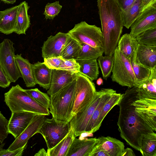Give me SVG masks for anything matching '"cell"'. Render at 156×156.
<instances>
[{"label":"cell","instance_id":"obj_30","mask_svg":"<svg viewBox=\"0 0 156 156\" xmlns=\"http://www.w3.org/2000/svg\"><path fill=\"white\" fill-rule=\"evenodd\" d=\"M122 96L123 94L117 93L116 91L112 94L110 99L103 106L98 119L94 128V132L99 129L104 119L108 112L115 106L118 105Z\"/></svg>","mask_w":156,"mask_h":156},{"label":"cell","instance_id":"obj_42","mask_svg":"<svg viewBox=\"0 0 156 156\" xmlns=\"http://www.w3.org/2000/svg\"><path fill=\"white\" fill-rule=\"evenodd\" d=\"M27 144L21 148L12 151L3 149L0 152V156H21L27 147Z\"/></svg>","mask_w":156,"mask_h":156},{"label":"cell","instance_id":"obj_44","mask_svg":"<svg viewBox=\"0 0 156 156\" xmlns=\"http://www.w3.org/2000/svg\"><path fill=\"white\" fill-rule=\"evenodd\" d=\"M11 82L0 66V87L6 88L10 85Z\"/></svg>","mask_w":156,"mask_h":156},{"label":"cell","instance_id":"obj_24","mask_svg":"<svg viewBox=\"0 0 156 156\" xmlns=\"http://www.w3.org/2000/svg\"><path fill=\"white\" fill-rule=\"evenodd\" d=\"M136 56L142 65L151 69L156 67V46L139 44Z\"/></svg>","mask_w":156,"mask_h":156},{"label":"cell","instance_id":"obj_50","mask_svg":"<svg viewBox=\"0 0 156 156\" xmlns=\"http://www.w3.org/2000/svg\"><path fill=\"white\" fill-rule=\"evenodd\" d=\"M97 79L96 83L99 86L103 84V80L100 77Z\"/></svg>","mask_w":156,"mask_h":156},{"label":"cell","instance_id":"obj_33","mask_svg":"<svg viewBox=\"0 0 156 156\" xmlns=\"http://www.w3.org/2000/svg\"><path fill=\"white\" fill-rule=\"evenodd\" d=\"M81 48L80 43L70 36L61 52V56L65 59H76Z\"/></svg>","mask_w":156,"mask_h":156},{"label":"cell","instance_id":"obj_34","mask_svg":"<svg viewBox=\"0 0 156 156\" xmlns=\"http://www.w3.org/2000/svg\"><path fill=\"white\" fill-rule=\"evenodd\" d=\"M80 44L81 48L76 59H97L104 53V48H95L84 43Z\"/></svg>","mask_w":156,"mask_h":156},{"label":"cell","instance_id":"obj_51","mask_svg":"<svg viewBox=\"0 0 156 156\" xmlns=\"http://www.w3.org/2000/svg\"><path fill=\"white\" fill-rule=\"evenodd\" d=\"M5 145V143H2L1 144V145H0V152L2 151V150H3V148L4 146Z\"/></svg>","mask_w":156,"mask_h":156},{"label":"cell","instance_id":"obj_40","mask_svg":"<svg viewBox=\"0 0 156 156\" xmlns=\"http://www.w3.org/2000/svg\"><path fill=\"white\" fill-rule=\"evenodd\" d=\"M43 63L49 68L58 69L64 59L61 56H54L44 58Z\"/></svg>","mask_w":156,"mask_h":156},{"label":"cell","instance_id":"obj_19","mask_svg":"<svg viewBox=\"0 0 156 156\" xmlns=\"http://www.w3.org/2000/svg\"><path fill=\"white\" fill-rule=\"evenodd\" d=\"M136 87L137 98L156 99V67L151 69L150 75Z\"/></svg>","mask_w":156,"mask_h":156},{"label":"cell","instance_id":"obj_52","mask_svg":"<svg viewBox=\"0 0 156 156\" xmlns=\"http://www.w3.org/2000/svg\"><path fill=\"white\" fill-rule=\"evenodd\" d=\"M2 11H0V18L2 14Z\"/></svg>","mask_w":156,"mask_h":156},{"label":"cell","instance_id":"obj_16","mask_svg":"<svg viewBox=\"0 0 156 156\" xmlns=\"http://www.w3.org/2000/svg\"><path fill=\"white\" fill-rule=\"evenodd\" d=\"M78 73L53 69L49 88L47 94L51 96L59 91L76 77Z\"/></svg>","mask_w":156,"mask_h":156},{"label":"cell","instance_id":"obj_18","mask_svg":"<svg viewBox=\"0 0 156 156\" xmlns=\"http://www.w3.org/2000/svg\"><path fill=\"white\" fill-rule=\"evenodd\" d=\"M97 141L96 137L80 139L75 137L66 156H89Z\"/></svg>","mask_w":156,"mask_h":156},{"label":"cell","instance_id":"obj_6","mask_svg":"<svg viewBox=\"0 0 156 156\" xmlns=\"http://www.w3.org/2000/svg\"><path fill=\"white\" fill-rule=\"evenodd\" d=\"M97 91L95 85L87 76L78 73L76 78L73 117L87 107L93 100Z\"/></svg>","mask_w":156,"mask_h":156},{"label":"cell","instance_id":"obj_20","mask_svg":"<svg viewBox=\"0 0 156 156\" xmlns=\"http://www.w3.org/2000/svg\"><path fill=\"white\" fill-rule=\"evenodd\" d=\"M33 74L36 84L46 90L50 88L52 69L48 68L44 63L40 62L32 64Z\"/></svg>","mask_w":156,"mask_h":156},{"label":"cell","instance_id":"obj_2","mask_svg":"<svg viewBox=\"0 0 156 156\" xmlns=\"http://www.w3.org/2000/svg\"><path fill=\"white\" fill-rule=\"evenodd\" d=\"M101 21L104 53L112 56L117 46L123 27L121 11L116 0H98Z\"/></svg>","mask_w":156,"mask_h":156},{"label":"cell","instance_id":"obj_45","mask_svg":"<svg viewBox=\"0 0 156 156\" xmlns=\"http://www.w3.org/2000/svg\"><path fill=\"white\" fill-rule=\"evenodd\" d=\"M89 156H108L104 150L94 147Z\"/></svg>","mask_w":156,"mask_h":156},{"label":"cell","instance_id":"obj_22","mask_svg":"<svg viewBox=\"0 0 156 156\" xmlns=\"http://www.w3.org/2000/svg\"><path fill=\"white\" fill-rule=\"evenodd\" d=\"M15 59L17 67L26 86L27 87H35L36 84L33 76L32 64L21 54L15 55Z\"/></svg>","mask_w":156,"mask_h":156},{"label":"cell","instance_id":"obj_25","mask_svg":"<svg viewBox=\"0 0 156 156\" xmlns=\"http://www.w3.org/2000/svg\"><path fill=\"white\" fill-rule=\"evenodd\" d=\"M139 45L136 37L129 34H125L120 37L117 47L126 57L130 59L136 54Z\"/></svg>","mask_w":156,"mask_h":156},{"label":"cell","instance_id":"obj_3","mask_svg":"<svg viewBox=\"0 0 156 156\" xmlns=\"http://www.w3.org/2000/svg\"><path fill=\"white\" fill-rule=\"evenodd\" d=\"M4 101L11 112L27 111L49 115L48 108L34 99L19 84L12 86L4 94Z\"/></svg>","mask_w":156,"mask_h":156},{"label":"cell","instance_id":"obj_32","mask_svg":"<svg viewBox=\"0 0 156 156\" xmlns=\"http://www.w3.org/2000/svg\"><path fill=\"white\" fill-rule=\"evenodd\" d=\"M130 60L138 84L147 80L150 76L151 69L141 64L137 58L136 54L134 55Z\"/></svg>","mask_w":156,"mask_h":156},{"label":"cell","instance_id":"obj_9","mask_svg":"<svg viewBox=\"0 0 156 156\" xmlns=\"http://www.w3.org/2000/svg\"><path fill=\"white\" fill-rule=\"evenodd\" d=\"M14 43L5 39L0 44V66L11 82H15L21 75L15 59Z\"/></svg>","mask_w":156,"mask_h":156},{"label":"cell","instance_id":"obj_13","mask_svg":"<svg viewBox=\"0 0 156 156\" xmlns=\"http://www.w3.org/2000/svg\"><path fill=\"white\" fill-rule=\"evenodd\" d=\"M69 37L68 33L61 32L48 37L42 48V57L44 58L61 56L62 51Z\"/></svg>","mask_w":156,"mask_h":156},{"label":"cell","instance_id":"obj_46","mask_svg":"<svg viewBox=\"0 0 156 156\" xmlns=\"http://www.w3.org/2000/svg\"><path fill=\"white\" fill-rule=\"evenodd\" d=\"M141 0L143 6L142 11L156 3V0Z\"/></svg>","mask_w":156,"mask_h":156},{"label":"cell","instance_id":"obj_23","mask_svg":"<svg viewBox=\"0 0 156 156\" xmlns=\"http://www.w3.org/2000/svg\"><path fill=\"white\" fill-rule=\"evenodd\" d=\"M26 1L19 5L16 23L14 32L18 34H26V32L31 24L30 16L28 14L30 8Z\"/></svg>","mask_w":156,"mask_h":156},{"label":"cell","instance_id":"obj_39","mask_svg":"<svg viewBox=\"0 0 156 156\" xmlns=\"http://www.w3.org/2000/svg\"><path fill=\"white\" fill-rule=\"evenodd\" d=\"M80 67V65L76 59H64L58 69L79 73Z\"/></svg>","mask_w":156,"mask_h":156},{"label":"cell","instance_id":"obj_36","mask_svg":"<svg viewBox=\"0 0 156 156\" xmlns=\"http://www.w3.org/2000/svg\"><path fill=\"white\" fill-rule=\"evenodd\" d=\"M97 59L103 77L106 80L112 72L114 62L113 56L101 55Z\"/></svg>","mask_w":156,"mask_h":156},{"label":"cell","instance_id":"obj_26","mask_svg":"<svg viewBox=\"0 0 156 156\" xmlns=\"http://www.w3.org/2000/svg\"><path fill=\"white\" fill-rule=\"evenodd\" d=\"M115 91L112 89L104 88L99 103L89 120L85 133L91 134L94 133L96 123L103 106L110 99L112 94Z\"/></svg>","mask_w":156,"mask_h":156},{"label":"cell","instance_id":"obj_49","mask_svg":"<svg viewBox=\"0 0 156 156\" xmlns=\"http://www.w3.org/2000/svg\"><path fill=\"white\" fill-rule=\"evenodd\" d=\"M16 0H0L5 3L8 4H13L15 3Z\"/></svg>","mask_w":156,"mask_h":156},{"label":"cell","instance_id":"obj_29","mask_svg":"<svg viewBox=\"0 0 156 156\" xmlns=\"http://www.w3.org/2000/svg\"><path fill=\"white\" fill-rule=\"evenodd\" d=\"M141 0H136L132 5L126 12L122 13L123 26L129 29L142 11Z\"/></svg>","mask_w":156,"mask_h":156},{"label":"cell","instance_id":"obj_15","mask_svg":"<svg viewBox=\"0 0 156 156\" xmlns=\"http://www.w3.org/2000/svg\"><path fill=\"white\" fill-rule=\"evenodd\" d=\"M36 115L27 111L12 112L7 126L8 133L16 138L26 128Z\"/></svg>","mask_w":156,"mask_h":156},{"label":"cell","instance_id":"obj_28","mask_svg":"<svg viewBox=\"0 0 156 156\" xmlns=\"http://www.w3.org/2000/svg\"><path fill=\"white\" fill-rule=\"evenodd\" d=\"M76 60L80 66L79 73L92 81L97 80L99 75V71L97 59Z\"/></svg>","mask_w":156,"mask_h":156},{"label":"cell","instance_id":"obj_27","mask_svg":"<svg viewBox=\"0 0 156 156\" xmlns=\"http://www.w3.org/2000/svg\"><path fill=\"white\" fill-rule=\"evenodd\" d=\"M75 137L74 131L71 127L69 133L62 140L54 147L48 149V156H66Z\"/></svg>","mask_w":156,"mask_h":156},{"label":"cell","instance_id":"obj_5","mask_svg":"<svg viewBox=\"0 0 156 156\" xmlns=\"http://www.w3.org/2000/svg\"><path fill=\"white\" fill-rule=\"evenodd\" d=\"M113 66L112 80L122 86L131 88L137 86L138 82L134 75L130 59L126 57L117 47L113 55Z\"/></svg>","mask_w":156,"mask_h":156},{"label":"cell","instance_id":"obj_7","mask_svg":"<svg viewBox=\"0 0 156 156\" xmlns=\"http://www.w3.org/2000/svg\"><path fill=\"white\" fill-rule=\"evenodd\" d=\"M68 33L71 37L80 43H85L95 48H104L101 30L95 25L81 21L76 24Z\"/></svg>","mask_w":156,"mask_h":156},{"label":"cell","instance_id":"obj_47","mask_svg":"<svg viewBox=\"0 0 156 156\" xmlns=\"http://www.w3.org/2000/svg\"><path fill=\"white\" fill-rule=\"evenodd\" d=\"M136 156V155L133 150L131 149L128 147L124 149L121 155V156Z\"/></svg>","mask_w":156,"mask_h":156},{"label":"cell","instance_id":"obj_11","mask_svg":"<svg viewBox=\"0 0 156 156\" xmlns=\"http://www.w3.org/2000/svg\"><path fill=\"white\" fill-rule=\"evenodd\" d=\"M132 104L137 115L156 131V99L136 98Z\"/></svg>","mask_w":156,"mask_h":156},{"label":"cell","instance_id":"obj_41","mask_svg":"<svg viewBox=\"0 0 156 156\" xmlns=\"http://www.w3.org/2000/svg\"><path fill=\"white\" fill-rule=\"evenodd\" d=\"M9 121L0 112V142L2 143L9 134L7 131V126Z\"/></svg>","mask_w":156,"mask_h":156},{"label":"cell","instance_id":"obj_38","mask_svg":"<svg viewBox=\"0 0 156 156\" xmlns=\"http://www.w3.org/2000/svg\"><path fill=\"white\" fill-rule=\"evenodd\" d=\"M62 7V6L59 4V1L52 3H48L45 6L44 11L43 14L46 20H53L58 15Z\"/></svg>","mask_w":156,"mask_h":156},{"label":"cell","instance_id":"obj_8","mask_svg":"<svg viewBox=\"0 0 156 156\" xmlns=\"http://www.w3.org/2000/svg\"><path fill=\"white\" fill-rule=\"evenodd\" d=\"M69 122L56 121L53 118H45L37 133L44 138L48 149L55 147L69 133Z\"/></svg>","mask_w":156,"mask_h":156},{"label":"cell","instance_id":"obj_10","mask_svg":"<svg viewBox=\"0 0 156 156\" xmlns=\"http://www.w3.org/2000/svg\"><path fill=\"white\" fill-rule=\"evenodd\" d=\"M104 90V88H103L97 91L90 103L73 117L69 124L76 137L85 133L89 120L99 103Z\"/></svg>","mask_w":156,"mask_h":156},{"label":"cell","instance_id":"obj_14","mask_svg":"<svg viewBox=\"0 0 156 156\" xmlns=\"http://www.w3.org/2000/svg\"><path fill=\"white\" fill-rule=\"evenodd\" d=\"M46 118V115H36L26 128L15 139L7 150L9 151H13L27 144L29 139L37 133Z\"/></svg>","mask_w":156,"mask_h":156},{"label":"cell","instance_id":"obj_43","mask_svg":"<svg viewBox=\"0 0 156 156\" xmlns=\"http://www.w3.org/2000/svg\"><path fill=\"white\" fill-rule=\"evenodd\" d=\"M121 12L127 11L133 4L136 0H116Z\"/></svg>","mask_w":156,"mask_h":156},{"label":"cell","instance_id":"obj_48","mask_svg":"<svg viewBox=\"0 0 156 156\" xmlns=\"http://www.w3.org/2000/svg\"><path fill=\"white\" fill-rule=\"evenodd\" d=\"M35 156H48L47 152H46L45 149L43 148L40 149L37 153L35 155Z\"/></svg>","mask_w":156,"mask_h":156},{"label":"cell","instance_id":"obj_1","mask_svg":"<svg viewBox=\"0 0 156 156\" xmlns=\"http://www.w3.org/2000/svg\"><path fill=\"white\" fill-rule=\"evenodd\" d=\"M136 87L128 88L118 105L119 112L117 122L120 136L127 144L140 151L142 140L146 134L154 132L151 128L139 117L132 105L136 98Z\"/></svg>","mask_w":156,"mask_h":156},{"label":"cell","instance_id":"obj_4","mask_svg":"<svg viewBox=\"0 0 156 156\" xmlns=\"http://www.w3.org/2000/svg\"><path fill=\"white\" fill-rule=\"evenodd\" d=\"M76 79L50 96L49 111L56 121L69 122L72 117Z\"/></svg>","mask_w":156,"mask_h":156},{"label":"cell","instance_id":"obj_12","mask_svg":"<svg viewBox=\"0 0 156 156\" xmlns=\"http://www.w3.org/2000/svg\"><path fill=\"white\" fill-rule=\"evenodd\" d=\"M130 27L129 34L135 37L146 30L156 27V3L143 11Z\"/></svg>","mask_w":156,"mask_h":156},{"label":"cell","instance_id":"obj_31","mask_svg":"<svg viewBox=\"0 0 156 156\" xmlns=\"http://www.w3.org/2000/svg\"><path fill=\"white\" fill-rule=\"evenodd\" d=\"M156 134L153 132L144 136L140 151L143 156H156Z\"/></svg>","mask_w":156,"mask_h":156},{"label":"cell","instance_id":"obj_21","mask_svg":"<svg viewBox=\"0 0 156 156\" xmlns=\"http://www.w3.org/2000/svg\"><path fill=\"white\" fill-rule=\"evenodd\" d=\"M19 5L2 11L0 18V32L7 35L14 32Z\"/></svg>","mask_w":156,"mask_h":156},{"label":"cell","instance_id":"obj_37","mask_svg":"<svg viewBox=\"0 0 156 156\" xmlns=\"http://www.w3.org/2000/svg\"><path fill=\"white\" fill-rule=\"evenodd\" d=\"M25 90L27 93L37 102L48 109L50 108V98L47 94L42 92L37 88Z\"/></svg>","mask_w":156,"mask_h":156},{"label":"cell","instance_id":"obj_35","mask_svg":"<svg viewBox=\"0 0 156 156\" xmlns=\"http://www.w3.org/2000/svg\"><path fill=\"white\" fill-rule=\"evenodd\" d=\"M139 44L148 46H156V27L146 30L136 37Z\"/></svg>","mask_w":156,"mask_h":156},{"label":"cell","instance_id":"obj_17","mask_svg":"<svg viewBox=\"0 0 156 156\" xmlns=\"http://www.w3.org/2000/svg\"><path fill=\"white\" fill-rule=\"evenodd\" d=\"M94 147L104 150L108 156H121L125 149L123 142L109 136L99 137Z\"/></svg>","mask_w":156,"mask_h":156}]
</instances>
